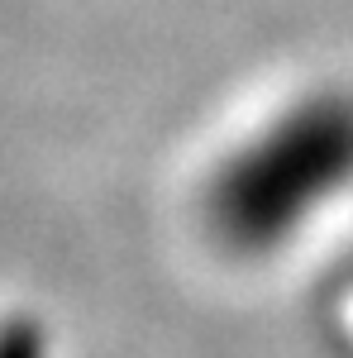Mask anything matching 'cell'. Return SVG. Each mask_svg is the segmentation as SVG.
I'll list each match as a JSON object with an SVG mask.
<instances>
[{"label":"cell","instance_id":"1","mask_svg":"<svg viewBox=\"0 0 353 358\" xmlns=\"http://www.w3.org/2000/svg\"><path fill=\"white\" fill-rule=\"evenodd\" d=\"M353 187V96H310L215 172L206 215L234 253H272Z\"/></svg>","mask_w":353,"mask_h":358},{"label":"cell","instance_id":"2","mask_svg":"<svg viewBox=\"0 0 353 358\" xmlns=\"http://www.w3.org/2000/svg\"><path fill=\"white\" fill-rule=\"evenodd\" d=\"M0 358H48L43 330L34 320H5L0 325Z\"/></svg>","mask_w":353,"mask_h":358}]
</instances>
